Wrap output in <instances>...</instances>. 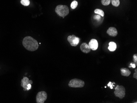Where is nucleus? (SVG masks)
I'll return each instance as SVG.
<instances>
[{"label": "nucleus", "mask_w": 137, "mask_h": 103, "mask_svg": "<svg viewBox=\"0 0 137 103\" xmlns=\"http://www.w3.org/2000/svg\"><path fill=\"white\" fill-rule=\"evenodd\" d=\"M89 47L90 48L91 50L95 51L97 50L98 48V41L96 39H91L89 42Z\"/></svg>", "instance_id": "6e6552de"}, {"label": "nucleus", "mask_w": 137, "mask_h": 103, "mask_svg": "<svg viewBox=\"0 0 137 103\" xmlns=\"http://www.w3.org/2000/svg\"><path fill=\"white\" fill-rule=\"evenodd\" d=\"M107 33L111 37H116L117 35L118 32L115 28L111 27L108 28L107 31Z\"/></svg>", "instance_id": "1a4fd4ad"}, {"label": "nucleus", "mask_w": 137, "mask_h": 103, "mask_svg": "<svg viewBox=\"0 0 137 103\" xmlns=\"http://www.w3.org/2000/svg\"><path fill=\"white\" fill-rule=\"evenodd\" d=\"M67 40L70 45L72 46H76L80 42V38L77 37L75 35H72L68 36Z\"/></svg>", "instance_id": "423d86ee"}, {"label": "nucleus", "mask_w": 137, "mask_h": 103, "mask_svg": "<svg viewBox=\"0 0 137 103\" xmlns=\"http://www.w3.org/2000/svg\"><path fill=\"white\" fill-rule=\"evenodd\" d=\"M114 94L116 97L122 99L125 96V88L122 85H117L115 88Z\"/></svg>", "instance_id": "20e7f679"}, {"label": "nucleus", "mask_w": 137, "mask_h": 103, "mask_svg": "<svg viewBox=\"0 0 137 103\" xmlns=\"http://www.w3.org/2000/svg\"><path fill=\"white\" fill-rule=\"evenodd\" d=\"M55 11L56 14L60 17H65L69 14V9L67 5H57L55 9Z\"/></svg>", "instance_id": "f03ea898"}, {"label": "nucleus", "mask_w": 137, "mask_h": 103, "mask_svg": "<svg viewBox=\"0 0 137 103\" xmlns=\"http://www.w3.org/2000/svg\"><path fill=\"white\" fill-rule=\"evenodd\" d=\"M114 83H114V82H113V83H111V82H110L108 84V86H110L111 89H113V84H114Z\"/></svg>", "instance_id": "6ab92c4d"}, {"label": "nucleus", "mask_w": 137, "mask_h": 103, "mask_svg": "<svg viewBox=\"0 0 137 103\" xmlns=\"http://www.w3.org/2000/svg\"><path fill=\"white\" fill-rule=\"evenodd\" d=\"M94 12L95 14H98V15H100L102 17H104V11H103V10H102L99 9H96V10H94Z\"/></svg>", "instance_id": "ddd939ff"}, {"label": "nucleus", "mask_w": 137, "mask_h": 103, "mask_svg": "<svg viewBox=\"0 0 137 103\" xmlns=\"http://www.w3.org/2000/svg\"><path fill=\"white\" fill-rule=\"evenodd\" d=\"M120 70L121 74L123 76H129L131 74V71L128 69L126 68H122Z\"/></svg>", "instance_id": "9b49d317"}, {"label": "nucleus", "mask_w": 137, "mask_h": 103, "mask_svg": "<svg viewBox=\"0 0 137 103\" xmlns=\"http://www.w3.org/2000/svg\"><path fill=\"white\" fill-rule=\"evenodd\" d=\"M22 43L25 48L30 51L37 50L39 47L37 41L31 36L25 37L23 39Z\"/></svg>", "instance_id": "f257e3e1"}, {"label": "nucleus", "mask_w": 137, "mask_h": 103, "mask_svg": "<svg viewBox=\"0 0 137 103\" xmlns=\"http://www.w3.org/2000/svg\"><path fill=\"white\" fill-rule=\"evenodd\" d=\"M78 5V3L76 0H74L71 3V7L72 9H75L76 8Z\"/></svg>", "instance_id": "f3484780"}, {"label": "nucleus", "mask_w": 137, "mask_h": 103, "mask_svg": "<svg viewBox=\"0 0 137 103\" xmlns=\"http://www.w3.org/2000/svg\"><path fill=\"white\" fill-rule=\"evenodd\" d=\"M21 3L22 5L27 6L29 5L30 3L29 0H21Z\"/></svg>", "instance_id": "2eb2a0df"}, {"label": "nucleus", "mask_w": 137, "mask_h": 103, "mask_svg": "<svg viewBox=\"0 0 137 103\" xmlns=\"http://www.w3.org/2000/svg\"><path fill=\"white\" fill-rule=\"evenodd\" d=\"M117 48V45L115 42H111L109 43V46L108 47V49L111 51H115Z\"/></svg>", "instance_id": "f8f14e48"}, {"label": "nucleus", "mask_w": 137, "mask_h": 103, "mask_svg": "<svg viewBox=\"0 0 137 103\" xmlns=\"http://www.w3.org/2000/svg\"><path fill=\"white\" fill-rule=\"evenodd\" d=\"M33 83V82L32 80H29V79L26 77H24L23 79L21 81V86L23 88L24 91H27V85L29 83L32 84Z\"/></svg>", "instance_id": "0eeeda50"}, {"label": "nucleus", "mask_w": 137, "mask_h": 103, "mask_svg": "<svg viewBox=\"0 0 137 103\" xmlns=\"http://www.w3.org/2000/svg\"><path fill=\"white\" fill-rule=\"evenodd\" d=\"M80 49L83 52L88 54L91 51V49L89 47V45L86 43H83L80 46Z\"/></svg>", "instance_id": "9d476101"}, {"label": "nucleus", "mask_w": 137, "mask_h": 103, "mask_svg": "<svg viewBox=\"0 0 137 103\" xmlns=\"http://www.w3.org/2000/svg\"><path fill=\"white\" fill-rule=\"evenodd\" d=\"M47 98V93L45 91H41L37 93L36 96V102L37 103H45Z\"/></svg>", "instance_id": "39448f33"}, {"label": "nucleus", "mask_w": 137, "mask_h": 103, "mask_svg": "<svg viewBox=\"0 0 137 103\" xmlns=\"http://www.w3.org/2000/svg\"><path fill=\"white\" fill-rule=\"evenodd\" d=\"M113 5L114 7H118L120 4L119 0H111Z\"/></svg>", "instance_id": "4468645a"}, {"label": "nucleus", "mask_w": 137, "mask_h": 103, "mask_svg": "<svg viewBox=\"0 0 137 103\" xmlns=\"http://www.w3.org/2000/svg\"><path fill=\"white\" fill-rule=\"evenodd\" d=\"M31 84H30V83H29V84H28V85H27V91H28L30 90V89H31Z\"/></svg>", "instance_id": "aec40b11"}, {"label": "nucleus", "mask_w": 137, "mask_h": 103, "mask_svg": "<svg viewBox=\"0 0 137 103\" xmlns=\"http://www.w3.org/2000/svg\"><path fill=\"white\" fill-rule=\"evenodd\" d=\"M101 2L103 5L104 6H107L111 3V0H102Z\"/></svg>", "instance_id": "dca6fc26"}, {"label": "nucleus", "mask_w": 137, "mask_h": 103, "mask_svg": "<svg viewBox=\"0 0 137 103\" xmlns=\"http://www.w3.org/2000/svg\"><path fill=\"white\" fill-rule=\"evenodd\" d=\"M133 60L135 64H136V66L137 65V54H136L133 55Z\"/></svg>", "instance_id": "a211bd4d"}, {"label": "nucleus", "mask_w": 137, "mask_h": 103, "mask_svg": "<svg viewBox=\"0 0 137 103\" xmlns=\"http://www.w3.org/2000/svg\"><path fill=\"white\" fill-rule=\"evenodd\" d=\"M85 82L84 81L77 79H72L68 83V86L71 88H83Z\"/></svg>", "instance_id": "7ed1b4c3"}, {"label": "nucleus", "mask_w": 137, "mask_h": 103, "mask_svg": "<svg viewBox=\"0 0 137 103\" xmlns=\"http://www.w3.org/2000/svg\"><path fill=\"white\" fill-rule=\"evenodd\" d=\"M133 78L136 79H137V73L136 72H135L133 74Z\"/></svg>", "instance_id": "4be33fe9"}, {"label": "nucleus", "mask_w": 137, "mask_h": 103, "mask_svg": "<svg viewBox=\"0 0 137 103\" xmlns=\"http://www.w3.org/2000/svg\"><path fill=\"white\" fill-rule=\"evenodd\" d=\"M131 67L133 68H135L136 67V64H135V63H131V64H130V66L129 67V68H130V67H131Z\"/></svg>", "instance_id": "412c9836"}]
</instances>
